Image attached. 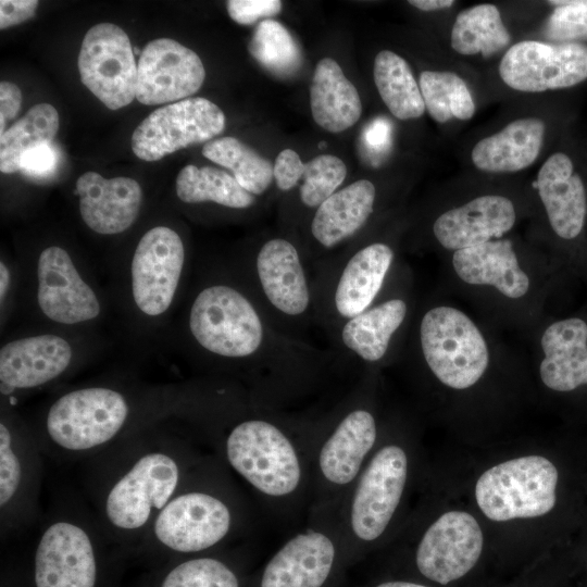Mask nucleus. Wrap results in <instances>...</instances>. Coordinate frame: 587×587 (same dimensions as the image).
<instances>
[{"label":"nucleus","instance_id":"1","mask_svg":"<svg viewBox=\"0 0 587 587\" xmlns=\"http://www.w3.org/2000/svg\"><path fill=\"white\" fill-rule=\"evenodd\" d=\"M313 423H300L261 404L226 433L230 467L278 514L311 496Z\"/></svg>","mask_w":587,"mask_h":587},{"label":"nucleus","instance_id":"2","mask_svg":"<svg viewBox=\"0 0 587 587\" xmlns=\"http://www.w3.org/2000/svg\"><path fill=\"white\" fill-rule=\"evenodd\" d=\"M377 438L375 414L355 390L327 417L313 423L310 520L334 519Z\"/></svg>","mask_w":587,"mask_h":587},{"label":"nucleus","instance_id":"3","mask_svg":"<svg viewBox=\"0 0 587 587\" xmlns=\"http://www.w3.org/2000/svg\"><path fill=\"white\" fill-rule=\"evenodd\" d=\"M409 460L397 444L375 449L334 519L342 563L351 564L388 529L405 490Z\"/></svg>","mask_w":587,"mask_h":587},{"label":"nucleus","instance_id":"4","mask_svg":"<svg viewBox=\"0 0 587 587\" xmlns=\"http://www.w3.org/2000/svg\"><path fill=\"white\" fill-rule=\"evenodd\" d=\"M246 286L271 321L285 334L305 341L315 322L312 279L302 255L288 239L265 240L246 267Z\"/></svg>","mask_w":587,"mask_h":587},{"label":"nucleus","instance_id":"5","mask_svg":"<svg viewBox=\"0 0 587 587\" xmlns=\"http://www.w3.org/2000/svg\"><path fill=\"white\" fill-rule=\"evenodd\" d=\"M265 312L246 286L212 282L195 296L188 311V332L201 352L234 364L251 342Z\"/></svg>","mask_w":587,"mask_h":587},{"label":"nucleus","instance_id":"6","mask_svg":"<svg viewBox=\"0 0 587 587\" xmlns=\"http://www.w3.org/2000/svg\"><path fill=\"white\" fill-rule=\"evenodd\" d=\"M394 258L389 245L375 241L339 263L317 265L312 279L315 322L332 336L340 324L366 310L377 299Z\"/></svg>","mask_w":587,"mask_h":587},{"label":"nucleus","instance_id":"7","mask_svg":"<svg viewBox=\"0 0 587 587\" xmlns=\"http://www.w3.org/2000/svg\"><path fill=\"white\" fill-rule=\"evenodd\" d=\"M558 471L540 455H527L497 464L482 474L475 486L476 502L490 520L537 517L557 501Z\"/></svg>","mask_w":587,"mask_h":587},{"label":"nucleus","instance_id":"8","mask_svg":"<svg viewBox=\"0 0 587 587\" xmlns=\"http://www.w3.org/2000/svg\"><path fill=\"white\" fill-rule=\"evenodd\" d=\"M419 334L425 363L444 385L465 389L485 373L487 344L462 311L446 305L429 309L421 320Z\"/></svg>","mask_w":587,"mask_h":587},{"label":"nucleus","instance_id":"9","mask_svg":"<svg viewBox=\"0 0 587 587\" xmlns=\"http://www.w3.org/2000/svg\"><path fill=\"white\" fill-rule=\"evenodd\" d=\"M127 415L128 404L121 392L89 387L60 397L49 409L46 426L58 446L80 451L111 440Z\"/></svg>","mask_w":587,"mask_h":587},{"label":"nucleus","instance_id":"10","mask_svg":"<svg viewBox=\"0 0 587 587\" xmlns=\"http://www.w3.org/2000/svg\"><path fill=\"white\" fill-rule=\"evenodd\" d=\"M341 565L340 541L332 522L310 521L267 560L257 587H327Z\"/></svg>","mask_w":587,"mask_h":587},{"label":"nucleus","instance_id":"11","mask_svg":"<svg viewBox=\"0 0 587 587\" xmlns=\"http://www.w3.org/2000/svg\"><path fill=\"white\" fill-rule=\"evenodd\" d=\"M225 128V115L205 98H187L149 114L134 130L132 150L157 161L191 145L211 141Z\"/></svg>","mask_w":587,"mask_h":587},{"label":"nucleus","instance_id":"12","mask_svg":"<svg viewBox=\"0 0 587 587\" xmlns=\"http://www.w3.org/2000/svg\"><path fill=\"white\" fill-rule=\"evenodd\" d=\"M82 83L109 109L117 110L136 97L137 65L126 33L100 23L85 35L78 54Z\"/></svg>","mask_w":587,"mask_h":587},{"label":"nucleus","instance_id":"13","mask_svg":"<svg viewBox=\"0 0 587 587\" xmlns=\"http://www.w3.org/2000/svg\"><path fill=\"white\" fill-rule=\"evenodd\" d=\"M499 75L507 86L523 92L570 88L587 79V46L519 41L501 58Z\"/></svg>","mask_w":587,"mask_h":587},{"label":"nucleus","instance_id":"14","mask_svg":"<svg viewBox=\"0 0 587 587\" xmlns=\"http://www.w3.org/2000/svg\"><path fill=\"white\" fill-rule=\"evenodd\" d=\"M186 261L180 236L166 226L149 229L139 240L130 263V289L138 311L159 317L172 305Z\"/></svg>","mask_w":587,"mask_h":587},{"label":"nucleus","instance_id":"15","mask_svg":"<svg viewBox=\"0 0 587 587\" xmlns=\"http://www.w3.org/2000/svg\"><path fill=\"white\" fill-rule=\"evenodd\" d=\"M234 514L220 496L202 490L173 499L159 512L154 535L166 548L198 553L221 544L232 532Z\"/></svg>","mask_w":587,"mask_h":587},{"label":"nucleus","instance_id":"16","mask_svg":"<svg viewBox=\"0 0 587 587\" xmlns=\"http://www.w3.org/2000/svg\"><path fill=\"white\" fill-rule=\"evenodd\" d=\"M179 482L176 461L161 452L141 457L109 491L105 512L121 529H138L171 500Z\"/></svg>","mask_w":587,"mask_h":587},{"label":"nucleus","instance_id":"17","mask_svg":"<svg viewBox=\"0 0 587 587\" xmlns=\"http://www.w3.org/2000/svg\"><path fill=\"white\" fill-rule=\"evenodd\" d=\"M483 544L480 526L471 514L449 511L423 534L415 550V564L427 579L447 585L474 567Z\"/></svg>","mask_w":587,"mask_h":587},{"label":"nucleus","instance_id":"18","mask_svg":"<svg viewBox=\"0 0 587 587\" xmlns=\"http://www.w3.org/2000/svg\"><path fill=\"white\" fill-rule=\"evenodd\" d=\"M204 77L196 52L170 38L154 39L140 53L136 98L147 105L180 101L199 90Z\"/></svg>","mask_w":587,"mask_h":587},{"label":"nucleus","instance_id":"19","mask_svg":"<svg viewBox=\"0 0 587 587\" xmlns=\"http://www.w3.org/2000/svg\"><path fill=\"white\" fill-rule=\"evenodd\" d=\"M37 301L47 319L62 325L85 323L101 312L98 296L59 246L47 247L38 257Z\"/></svg>","mask_w":587,"mask_h":587},{"label":"nucleus","instance_id":"20","mask_svg":"<svg viewBox=\"0 0 587 587\" xmlns=\"http://www.w3.org/2000/svg\"><path fill=\"white\" fill-rule=\"evenodd\" d=\"M99 566L87 533L68 522L51 524L35 553V587H97Z\"/></svg>","mask_w":587,"mask_h":587},{"label":"nucleus","instance_id":"21","mask_svg":"<svg viewBox=\"0 0 587 587\" xmlns=\"http://www.w3.org/2000/svg\"><path fill=\"white\" fill-rule=\"evenodd\" d=\"M537 188L554 234L563 240L577 239L586 224L587 192L569 154L558 151L544 162Z\"/></svg>","mask_w":587,"mask_h":587},{"label":"nucleus","instance_id":"22","mask_svg":"<svg viewBox=\"0 0 587 587\" xmlns=\"http://www.w3.org/2000/svg\"><path fill=\"white\" fill-rule=\"evenodd\" d=\"M75 195L85 224L102 235L120 234L136 221L141 203L140 185L130 177L104 178L86 172L76 182Z\"/></svg>","mask_w":587,"mask_h":587},{"label":"nucleus","instance_id":"23","mask_svg":"<svg viewBox=\"0 0 587 587\" xmlns=\"http://www.w3.org/2000/svg\"><path fill=\"white\" fill-rule=\"evenodd\" d=\"M72 358L71 344L59 335H35L7 342L0 350L1 390L43 385L61 375Z\"/></svg>","mask_w":587,"mask_h":587},{"label":"nucleus","instance_id":"24","mask_svg":"<svg viewBox=\"0 0 587 587\" xmlns=\"http://www.w3.org/2000/svg\"><path fill=\"white\" fill-rule=\"evenodd\" d=\"M515 220L510 199L487 195L440 214L433 224V233L444 248L457 251L500 238Z\"/></svg>","mask_w":587,"mask_h":587},{"label":"nucleus","instance_id":"25","mask_svg":"<svg viewBox=\"0 0 587 587\" xmlns=\"http://www.w3.org/2000/svg\"><path fill=\"white\" fill-rule=\"evenodd\" d=\"M542 383L559 392L587 386V322L571 316L550 324L540 340Z\"/></svg>","mask_w":587,"mask_h":587},{"label":"nucleus","instance_id":"26","mask_svg":"<svg viewBox=\"0 0 587 587\" xmlns=\"http://www.w3.org/2000/svg\"><path fill=\"white\" fill-rule=\"evenodd\" d=\"M408 304L401 298L373 302L366 310L345 321L332 337L345 352L365 363L379 362L390 340L402 326Z\"/></svg>","mask_w":587,"mask_h":587},{"label":"nucleus","instance_id":"27","mask_svg":"<svg viewBox=\"0 0 587 587\" xmlns=\"http://www.w3.org/2000/svg\"><path fill=\"white\" fill-rule=\"evenodd\" d=\"M452 264L457 275L471 285H490L508 298L526 295L529 278L520 267L513 245L508 239L454 251Z\"/></svg>","mask_w":587,"mask_h":587},{"label":"nucleus","instance_id":"28","mask_svg":"<svg viewBox=\"0 0 587 587\" xmlns=\"http://www.w3.org/2000/svg\"><path fill=\"white\" fill-rule=\"evenodd\" d=\"M375 198V186L369 179L337 190L315 210L310 222L312 238L325 250L350 239L367 223Z\"/></svg>","mask_w":587,"mask_h":587},{"label":"nucleus","instance_id":"29","mask_svg":"<svg viewBox=\"0 0 587 587\" xmlns=\"http://www.w3.org/2000/svg\"><path fill=\"white\" fill-rule=\"evenodd\" d=\"M546 125L537 117H523L509 123L496 134L475 143L473 164L486 173H514L532 165L544 145Z\"/></svg>","mask_w":587,"mask_h":587},{"label":"nucleus","instance_id":"30","mask_svg":"<svg viewBox=\"0 0 587 587\" xmlns=\"http://www.w3.org/2000/svg\"><path fill=\"white\" fill-rule=\"evenodd\" d=\"M310 107L314 122L330 133L350 128L361 116L362 103L357 88L330 58L322 59L315 66Z\"/></svg>","mask_w":587,"mask_h":587},{"label":"nucleus","instance_id":"31","mask_svg":"<svg viewBox=\"0 0 587 587\" xmlns=\"http://www.w3.org/2000/svg\"><path fill=\"white\" fill-rule=\"evenodd\" d=\"M511 35L495 4L482 3L461 11L452 25L451 48L462 55L488 58L510 45Z\"/></svg>","mask_w":587,"mask_h":587},{"label":"nucleus","instance_id":"32","mask_svg":"<svg viewBox=\"0 0 587 587\" xmlns=\"http://www.w3.org/2000/svg\"><path fill=\"white\" fill-rule=\"evenodd\" d=\"M373 76L378 93L399 120L419 118L425 104L419 83L408 62L390 50H382L374 60Z\"/></svg>","mask_w":587,"mask_h":587},{"label":"nucleus","instance_id":"33","mask_svg":"<svg viewBox=\"0 0 587 587\" xmlns=\"http://www.w3.org/2000/svg\"><path fill=\"white\" fill-rule=\"evenodd\" d=\"M177 197L185 203L213 202L229 209H248L255 196L247 191L225 171L187 165L176 178Z\"/></svg>","mask_w":587,"mask_h":587},{"label":"nucleus","instance_id":"34","mask_svg":"<svg viewBox=\"0 0 587 587\" xmlns=\"http://www.w3.org/2000/svg\"><path fill=\"white\" fill-rule=\"evenodd\" d=\"M59 129V114L49 103L32 107L27 113L0 135V170L20 171L24 153L41 145L52 143Z\"/></svg>","mask_w":587,"mask_h":587},{"label":"nucleus","instance_id":"35","mask_svg":"<svg viewBox=\"0 0 587 587\" xmlns=\"http://www.w3.org/2000/svg\"><path fill=\"white\" fill-rule=\"evenodd\" d=\"M202 154L229 168L236 180L253 196L267 190L274 178L271 161L235 137H222L207 142Z\"/></svg>","mask_w":587,"mask_h":587},{"label":"nucleus","instance_id":"36","mask_svg":"<svg viewBox=\"0 0 587 587\" xmlns=\"http://www.w3.org/2000/svg\"><path fill=\"white\" fill-rule=\"evenodd\" d=\"M419 86L425 110L436 122L444 124L452 118L467 121L473 117L476 110L474 99L458 74L424 71L420 74Z\"/></svg>","mask_w":587,"mask_h":587},{"label":"nucleus","instance_id":"37","mask_svg":"<svg viewBox=\"0 0 587 587\" xmlns=\"http://www.w3.org/2000/svg\"><path fill=\"white\" fill-rule=\"evenodd\" d=\"M248 50L262 67L282 78L292 76L302 65L296 39L282 23L271 18L258 24Z\"/></svg>","mask_w":587,"mask_h":587},{"label":"nucleus","instance_id":"38","mask_svg":"<svg viewBox=\"0 0 587 587\" xmlns=\"http://www.w3.org/2000/svg\"><path fill=\"white\" fill-rule=\"evenodd\" d=\"M160 587H241L238 573L214 557H195L173 566Z\"/></svg>","mask_w":587,"mask_h":587},{"label":"nucleus","instance_id":"39","mask_svg":"<svg viewBox=\"0 0 587 587\" xmlns=\"http://www.w3.org/2000/svg\"><path fill=\"white\" fill-rule=\"evenodd\" d=\"M347 167L342 160L332 154H320L303 166V183L299 198L303 205L317 209L342 184Z\"/></svg>","mask_w":587,"mask_h":587},{"label":"nucleus","instance_id":"40","mask_svg":"<svg viewBox=\"0 0 587 587\" xmlns=\"http://www.w3.org/2000/svg\"><path fill=\"white\" fill-rule=\"evenodd\" d=\"M555 7L545 27L546 36L561 43L587 37V0L548 1Z\"/></svg>","mask_w":587,"mask_h":587},{"label":"nucleus","instance_id":"41","mask_svg":"<svg viewBox=\"0 0 587 587\" xmlns=\"http://www.w3.org/2000/svg\"><path fill=\"white\" fill-rule=\"evenodd\" d=\"M11 432L0 424V504L5 505L15 495L22 478L21 462L12 449Z\"/></svg>","mask_w":587,"mask_h":587},{"label":"nucleus","instance_id":"42","mask_svg":"<svg viewBox=\"0 0 587 587\" xmlns=\"http://www.w3.org/2000/svg\"><path fill=\"white\" fill-rule=\"evenodd\" d=\"M60 153L53 143L41 145L24 153L20 171L34 178H47L58 168Z\"/></svg>","mask_w":587,"mask_h":587},{"label":"nucleus","instance_id":"43","mask_svg":"<svg viewBox=\"0 0 587 587\" xmlns=\"http://www.w3.org/2000/svg\"><path fill=\"white\" fill-rule=\"evenodd\" d=\"M282 10L279 0H229L227 11L229 16L238 24H253L260 18L275 16Z\"/></svg>","mask_w":587,"mask_h":587},{"label":"nucleus","instance_id":"44","mask_svg":"<svg viewBox=\"0 0 587 587\" xmlns=\"http://www.w3.org/2000/svg\"><path fill=\"white\" fill-rule=\"evenodd\" d=\"M303 166L304 163L296 151L291 149L280 151L273 171L276 186L283 191L294 188L302 177Z\"/></svg>","mask_w":587,"mask_h":587},{"label":"nucleus","instance_id":"45","mask_svg":"<svg viewBox=\"0 0 587 587\" xmlns=\"http://www.w3.org/2000/svg\"><path fill=\"white\" fill-rule=\"evenodd\" d=\"M37 7L36 0H1L0 28L4 29L30 18Z\"/></svg>","mask_w":587,"mask_h":587},{"label":"nucleus","instance_id":"46","mask_svg":"<svg viewBox=\"0 0 587 587\" xmlns=\"http://www.w3.org/2000/svg\"><path fill=\"white\" fill-rule=\"evenodd\" d=\"M22 103V93L20 88L9 82L0 84V135L4 130L8 120L15 117Z\"/></svg>","mask_w":587,"mask_h":587},{"label":"nucleus","instance_id":"47","mask_svg":"<svg viewBox=\"0 0 587 587\" xmlns=\"http://www.w3.org/2000/svg\"><path fill=\"white\" fill-rule=\"evenodd\" d=\"M386 133L387 127L380 121H375L366 128L364 139L370 147L378 148L385 143Z\"/></svg>","mask_w":587,"mask_h":587},{"label":"nucleus","instance_id":"48","mask_svg":"<svg viewBox=\"0 0 587 587\" xmlns=\"http://www.w3.org/2000/svg\"><path fill=\"white\" fill-rule=\"evenodd\" d=\"M410 4L421 11H436L451 8L454 4L453 0H410Z\"/></svg>","mask_w":587,"mask_h":587},{"label":"nucleus","instance_id":"49","mask_svg":"<svg viewBox=\"0 0 587 587\" xmlns=\"http://www.w3.org/2000/svg\"><path fill=\"white\" fill-rule=\"evenodd\" d=\"M11 283V274L9 267L1 261L0 263V300L3 303Z\"/></svg>","mask_w":587,"mask_h":587},{"label":"nucleus","instance_id":"50","mask_svg":"<svg viewBox=\"0 0 587 587\" xmlns=\"http://www.w3.org/2000/svg\"><path fill=\"white\" fill-rule=\"evenodd\" d=\"M375 587H428L423 584L407 580H388L376 585Z\"/></svg>","mask_w":587,"mask_h":587},{"label":"nucleus","instance_id":"51","mask_svg":"<svg viewBox=\"0 0 587 587\" xmlns=\"http://www.w3.org/2000/svg\"><path fill=\"white\" fill-rule=\"evenodd\" d=\"M134 52H135L136 54H138L140 51H139L138 48H135V49H134Z\"/></svg>","mask_w":587,"mask_h":587}]
</instances>
